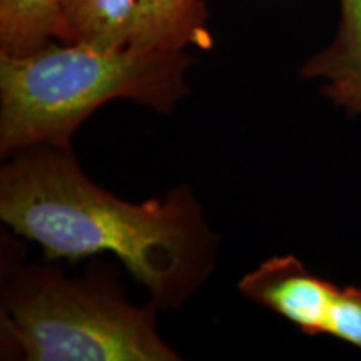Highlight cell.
<instances>
[{"instance_id": "3", "label": "cell", "mask_w": 361, "mask_h": 361, "mask_svg": "<svg viewBox=\"0 0 361 361\" xmlns=\"http://www.w3.org/2000/svg\"><path fill=\"white\" fill-rule=\"evenodd\" d=\"M7 333L25 360L171 361L156 303L134 306L114 288L32 271L8 291Z\"/></svg>"}, {"instance_id": "8", "label": "cell", "mask_w": 361, "mask_h": 361, "mask_svg": "<svg viewBox=\"0 0 361 361\" xmlns=\"http://www.w3.org/2000/svg\"><path fill=\"white\" fill-rule=\"evenodd\" d=\"M137 0H62L67 39L99 49L129 45Z\"/></svg>"}, {"instance_id": "6", "label": "cell", "mask_w": 361, "mask_h": 361, "mask_svg": "<svg viewBox=\"0 0 361 361\" xmlns=\"http://www.w3.org/2000/svg\"><path fill=\"white\" fill-rule=\"evenodd\" d=\"M204 0H137L129 45L141 49L186 51L213 47Z\"/></svg>"}, {"instance_id": "1", "label": "cell", "mask_w": 361, "mask_h": 361, "mask_svg": "<svg viewBox=\"0 0 361 361\" xmlns=\"http://www.w3.org/2000/svg\"><path fill=\"white\" fill-rule=\"evenodd\" d=\"M0 218L51 261L111 252L157 306L180 303L209 273L211 236L191 192L123 201L92 183L71 151L32 147L4 166Z\"/></svg>"}, {"instance_id": "9", "label": "cell", "mask_w": 361, "mask_h": 361, "mask_svg": "<svg viewBox=\"0 0 361 361\" xmlns=\"http://www.w3.org/2000/svg\"><path fill=\"white\" fill-rule=\"evenodd\" d=\"M328 335L361 350V288L340 286Z\"/></svg>"}, {"instance_id": "5", "label": "cell", "mask_w": 361, "mask_h": 361, "mask_svg": "<svg viewBox=\"0 0 361 361\" xmlns=\"http://www.w3.org/2000/svg\"><path fill=\"white\" fill-rule=\"evenodd\" d=\"M340 25L333 42L306 62L301 75L323 80L324 96L361 116V0H338Z\"/></svg>"}, {"instance_id": "2", "label": "cell", "mask_w": 361, "mask_h": 361, "mask_svg": "<svg viewBox=\"0 0 361 361\" xmlns=\"http://www.w3.org/2000/svg\"><path fill=\"white\" fill-rule=\"evenodd\" d=\"M186 51L99 49L52 40L25 56L0 54V151H71L72 135L116 99L169 112L188 92Z\"/></svg>"}, {"instance_id": "4", "label": "cell", "mask_w": 361, "mask_h": 361, "mask_svg": "<svg viewBox=\"0 0 361 361\" xmlns=\"http://www.w3.org/2000/svg\"><path fill=\"white\" fill-rule=\"evenodd\" d=\"M251 301L283 316L305 335H328L340 286L316 276L295 256H274L238 284Z\"/></svg>"}, {"instance_id": "7", "label": "cell", "mask_w": 361, "mask_h": 361, "mask_svg": "<svg viewBox=\"0 0 361 361\" xmlns=\"http://www.w3.org/2000/svg\"><path fill=\"white\" fill-rule=\"evenodd\" d=\"M66 39L62 0H0V54L25 56Z\"/></svg>"}]
</instances>
